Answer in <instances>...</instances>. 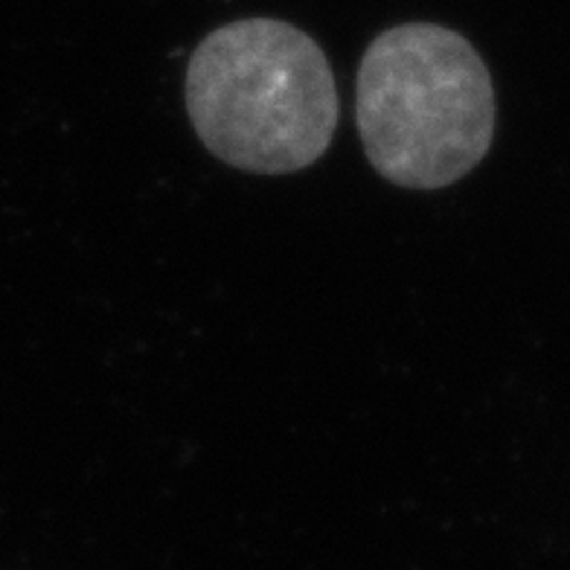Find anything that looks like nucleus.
<instances>
[{
    "label": "nucleus",
    "instance_id": "obj_1",
    "mask_svg": "<svg viewBox=\"0 0 570 570\" xmlns=\"http://www.w3.org/2000/svg\"><path fill=\"white\" fill-rule=\"evenodd\" d=\"M187 111L218 160L245 173L288 175L323 158L341 106L315 38L277 18H242L196 47Z\"/></svg>",
    "mask_w": 570,
    "mask_h": 570
},
{
    "label": "nucleus",
    "instance_id": "obj_2",
    "mask_svg": "<svg viewBox=\"0 0 570 570\" xmlns=\"http://www.w3.org/2000/svg\"><path fill=\"white\" fill-rule=\"evenodd\" d=\"M355 114L375 173L405 189H443L487 158L495 88L460 32L402 23L361 59Z\"/></svg>",
    "mask_w": 570,
    "mask_h": 570
}]
</instances>
